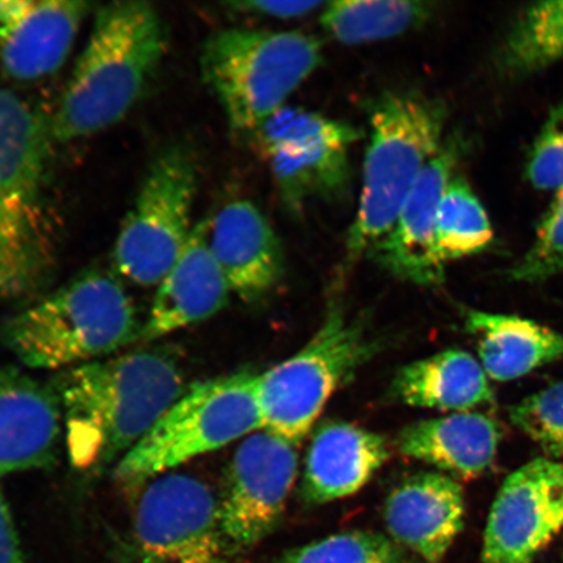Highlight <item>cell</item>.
Here are the masks:
<instances>
[{"label": "cell", "mask_w": 563, "mask_h": 563, "mask_svg": "<svg viewBox=\"0 0 563 563\" xmlns=\"http://www.w3.org/2000/svg\"><path fill=\"white\" fill-rule=\"evenodd\" d=\"M371 354L361 327L333 305L305 347L257 375L263 429L298 445L311 432L330 397Z\"/></svg>", "instance_id": "cell-7"}, {"label": "cell", "mask_w": 563, "mask_h": 563, "mask_svg": "<svg viewBox=\"0 0 563 563\" xmlns=\"http://www.w3.org/2000/svg\"><path fill=\"white\" fill-rule=\"evenodd\" d=\"M62 426L52 387L15 368H0V476L48 466Z\"/></svg>", "instance_id": "cell-17"}, {"label": "cell", "mask_w": 563, "mask_h": 563, "mask_svg": "<svg viewBox=\"0 0 563 563\" xmlns=\"http://www.w3.org/2000/svg\"><path fill=\"white\" fill-rule=\"evenodd\" d=\"M563 59V0L528 7L499 48L497 65L510 79H523Z\"/></svg>", "instance_id": "cell-26"}, {"label": "cell", "mask_w": 563, "mask_h": 563, "mask_svg": "<svg viewBox=\"0 0 563 563\" xmlns=\"http://www.w3.org/2000/svg\"><path fill=\"white\" fill-rule=\"evenodd\" d=\"M526 173L534 188L555 192L563 189V101L554 106L541 126Z\"/></svg>", "instance_id": "cell-31"}, {"label": "cell", "mask_w": 563, "mask_h": 563, "mask_svg": "<svg viewBox=\"0 0 563 563\" xmlns=\"http://www.w3.org/2000/svg\"><path fill=\"white\" fill-rule=\"evenodd\" d=\"M53 143L51 118L15 91L0 89V197L41 227L42 189Z\"/></svg>", "instance_id": "cell-19"}, {"label": "cell", "mask_w": 563, "mask_h": 563, "mask_svg": "<svg viewBox=\"0 0 563 563\" xmlns=\"http://www.w3.org/2000/svg\"><path fill=\"white\" fill-rule=\"evenodd\" d=\"M393 390L408 406L453 413L495 402L482 364L456 349L406 365L394 379Z\"/></svg>", "instance_id": "cell-23"}, {"label": "cell", "mask_w": 563, "mask_h": 563, "mask_svg": "<svg viewBox=\"0 0 563 563\" xmlns=\"http://www.w3.org/2000/svg\"><path fill=\"white\" fill-rule=\"evenodd\" d=\"M362 133L335 119L300 108L274 114L251 139L287 207L298 210L312 199H335L347 191L351 146Z\"/></svg>", "instance_id": "cell-9"}, {"label": "cell", "mask_w": 563, "mask_h": 563, "mask_svg": "<svg viewBox=\"0 0 563 563\" xmlns=\"http://www.w3.org/2000/svg\"><path fill=\"white\" fill-rule=\"evenodd\" d=\"M133 540L143 563H224L220 505L192 475L162 474L141 493Z\"/></svg>", "instance_id": "cell-10"}, {"label": "cell", "mask_w": 563, "mask_h": 563, "mask_svg": "<svg viewBox=\"0 0 563 563\" xmlns=\"http://www.w3.org/2000/svg\"><path fill=\"white\" fill-rule=\"evenodd\" d=\"M463 489L445 474L406 478L386 499L385 520L391 538L428 563H440L464 523Z\"/></svg>", "instance_id": "cell-16"}, {"label": "cell", "mask_w": 563, "mask_h": 563, "mask_svg": "<svg viewBox=\"0 0 563 563\" xmlns=\"http://www.w3.org/2000/svg\"><path fill=\"white\" fill-rule=\"evenodd\" d=\"M297 474L292 442L262 429L241 443L218 501L228 545L250 549L276 530Z\"/></svg>", "instance_id": "cell-11"}, {"label": "cell", "mask_w": 563, "mask_h": 563, "mask_svg": "<svg viewBox=\"0 0 563 563\" xmlns=\"http://www.w3.org/2000/svg\"><path fill=\"white\" fill-rule=\"evenodd\" d=\"M389 456L382 435L367 429L330 422L309 446L302 497L313 505L336 501L361 490Z\"/></svg>", "instance_id": "cell-20"}, {"label": "cell", "mask_w": 563, "mask_h": 563, "mask_svg": "<svg viewBox=\"0 0 563 563\" xmlns=\"http://www.w3.org/2000/svg\"><path fill=\"white\" fill-rule=\"evenodd\" d=\"M432 4L400 0H343L327 3L321 25L343 45H362L398 37L431 19Z\"/></svg>", "instance_id": "cell-25"}, {"label": "cell", "mask_w": 563, "mask_h": 563, "mask_svg": "<svg viewBox=\"0 0 563 563\" xmlns=\"http://www.w3.org/2000/svg\"><path fill=\"white\" fill-rule=\"evenodd\" d=\"M207 238L230 291L239 298L258 300L278 285L285 272L284 250L277 232L255 203H227L207 220Z\"/></svg>", "instance_id": "cell-15"}, {"label": "cell", "mask_w": 563, "mask_h": 563, "mask_svg": "<svg viewBox=\"0 0 563 563\" xmlns=\"http://www.w3.org/2000/svg\"><path fill=\"white\" fill-rule=\"evenodd\" d=\"M0 563H25L15 520L2 490H0Z\"/></svg>", "instance_id": "cell-33"}, {"label": "cell", "mask_w": 563, "mask_h": 563, "mask_svg": "<svg viewBox=\"0 0 563 563\" xmlns=\"http://www.w3.org/2000/svg\"><path fill=\"white\" fill-rule=\"evenodd\" d=\"M321 62L322 47L314 35L228 27L211 34L203 45L201 70L230 129L252 139L286 108Z\"/></svg>", "instance_id": "cell-5"}, {"label": "cell", "mask_w": 563, "mask_h": 563, "mask_svg": "<svg viewBox=\"0 0 563 563\" xmlns=\"http://www.w3.org/2000/svg\"><path fill=\"white\" fill-rule=\"evenodd\" d=\"M256 383L257 375L239 372L189 386L157 426L118 462L117 481L143 484L263 429Z\"/></svg>", "instance_id": "cell-6"}, {"label": "cell", "mask_w": 563, "mask_h": 563, "mask_svg": "<svg viewBox=\"0 0 563 563\" xmlns=\"http://www.w3.org/2000/svg\"><path fill=\"white\" fill-rule=\"evenodd\" d=\"M558 276H563V189L555 192L531 249L508 271L511 280L523 284H538Z\"/></svg>", "instance_id": "cell-30"}, {"label": "cell", "mask_w": 563, "mask_h": 563, "mask_svg": "<svg viewBox=\"0 0 563 563\" xmlns=\"http://www.w3.org/2000/svg\"><path fill=\"white\" fill-rule=\"evenodd\" d=\"M90 4L81 0H0V65L37 81L65 65Z\"/></svg>", "instance_id": "cell-14"}, {"label": "cell", "mask_w": 563, "mask_h": 563, "mask_svg": "<svg viewBox=\"0 0 563 563\" xmlns=\"http://www.w3.org/2000/svg\"><path fill=\"white\" fill-rule=\"evenodd\" d=\"M230 287L211 255L207 221L195 224L179 262L158 286L139 341L150 343L206 321L228 305Z\"/></svg>", "instance_id": "cell-18"}, {"label": "cell", "mask_w": 563, "mask_h": 563, "mask_svg": "<svg viewBox=\"0 0 563 563\" xmlns=\"http://www.w3.org/2000/svg\"><path fill=\"white\" fill-rule=\"evenodd\" d=\"M327 3L323 2H269V0H257V2H236L229 7L235 11L253 13L274 19H299L311 15L312 12L323 9Z\"/></svg>", "instance_id": "cell-32"}, {"label": "cell", "mask_w": 563, "mask_h": 563, "mask_svg": "<svg viewBox=\"0 0 563 563\" xmlns=\"http://www.w3.org/2000/svg\"><path fill=\"white\" fill-rule=\"evenodd\" d=\"M462 156L460 141L446 140L421 174L396 223L369 252L394 276L417 285H438L445 265L435 245L440 203L456 175Z\"/></svg>", "instance_id": "cell-13"}, {"label": "cell", "mask_w": 563, "mask_h": 563, "mask_svg": "<svg viewBox=\"0 0 563 563\" xmlns=\"http://www.w3.org/2000/svg\"><path fill=\"white\" fill-rule=\"evenodd\" d=\"M464 319L482 367L495 382H512L563 358V334L538 322L477 309H467Z\"/></svg>", "instance_id": "cell-22"}, {"label": "cell", "mask_w": 563, "mask_h": 563, "mask_svg": "<svg viewBox=\"0 0 563 563\" xmlns=\"http://www.w3.org/2000/svg\"><path fill=\"white\" fill-rule=\"evenodd\" d=\"M167 45L165 20L153 4L136 0L98 10L51 118L54 143L87 139L121 122L143 96Z\"/></svg>", "instance_id": "cell-2"}, {"label": "cell", "mask_w": 563, "mask_h": 563, "mask_svg": "<svg viewBox=\"0 0 563 563\" xmlns=\"http://www.w3.org/2000/svg\"><path fill=\"white\" fill-rule=\"evenodd\" d=\"M509 419L549 457H563V382L509 407Z\"/></svg>", "instance_id": "cell-29"}, {"label": "cell", "mask_w": 563, "mask_h": 563, "mask_svg": "<svg viewBox=\"0 0 563 563\" xmlns=\"http://www.w3.org/2000/svg\"><path fill=\"white\" fill-rule=\"evenodd\" d=\"M495 239L483 203L473 188L455 175L443 194L435 245L443 265L487 251Z\"/></svg>", "instance_id": "cell-27"}, {"label": "cell", "mask_w": 563, "mask_h": 563, "mask_svg": "<svg viewBox=\"0 0 563 563\" xmlns=\"http://www.w3.org/2000/svg\"><path fill=\"white\" fill-rule=\"evenodd\" d=\"M282 563H411L402 547L384 534L351 531L292 549Z\"/></svg>", "instance_id": "cell-28"}, {"label": "cell", "mask_w": 563, "mask_h": 563, "mask_svg": "<svg viewBox=\"0 0 563 563\" xmlns=\"http://www.w3.org/2000/svg\"><path fill=\"white\" fill-rule=\"evenodd\" d=\"M501 439L497 422L478 412L415 422L397 442L400 454L463 478H474L495 461Z\"/></svg>", "instance_id": "cell-21"}, {"label": "cell", "mask_w": 563, "mask_h": 563, "mask_svg": "<svg viewBox=\"0 0 563 563\" xmlns=\"http://www.w3.org/2000/svg\"><path fill=\"white\" fill-rule=\"evenodd\" d=\"M140 332L123 286L91 271L11 317L2 340L32 369L65 371L139 341Z\"/></svg>", "instance_id": "cell-3"}, {"label": "cell", "mask_w": 563, "mask_h": 563, "mask_svg": "<svg viewBox=\"0 0 563 563\" xmlns=\"http://www.w3.org/2000/svg\"><path fill=\"white\" fill-rule=\"evenodd\" d=\"M53 385L70 463L91 473L117 466L186 391L178 361L161 349L77 365Z\"/></svg>", "instance_id": "cell-1"}, {"label": "cell", "mask_w": 563, "mask_h": 563, "mask_svg": "<svg viewBox=\"0 0 563 563\" xmlns=\"http://www.w3.org/2000/svg\"><path fill=\"white\" fill-rule=\"evenodd\" d=\"M563 530V463L537 457L499 488L484 533V563H533Z\"/></svg>", "instance_id": "cell-12"}, {"label": "cell", "mask_w": 563, "mask_h": 563, "mask_svg": "<svg viewBox=\"0 0 563 563\" xmlns=\"http://www.w3.org/2000/svg\"><path fill=\"white\" fill-rule=\"evenodd\" d=\"M197 183V162L188 146L168 147L154 159L117 238L114 265L122 277L159 286L179 262L195 229Z\"/></svg>", "instance_id": "cell-8"}, {"label": "cell", "mask_w": 563, "mask_h": 563, "mask_svg": "<svg viewBox=\"0 0 563 563\" xmlns=\"http://www.w3.org/2000/svg\"><path fill=\"white\" fill-rule=\"evenodd\" d=\"M446 115L445 106L419 91H393L373 106L361 200L346 242L350 260L369 253L391 230L445 144Z\"/></svg>", "instance_id": "cell-4"}, {"label": "cell", "mask_w": 563, "mask_h": 563, "mask_svg": "<svg viewBox=\"0 0 563 563\" xmlns=\"http://www.w3.org/2000/svg\"><path fill=\"white\" fill-rule=\"evenodd\" d=\"M53 272L44 227L0 197V300L31 297Z\"/></svg>", "instance_id": "cell-24"}]
</instances>
